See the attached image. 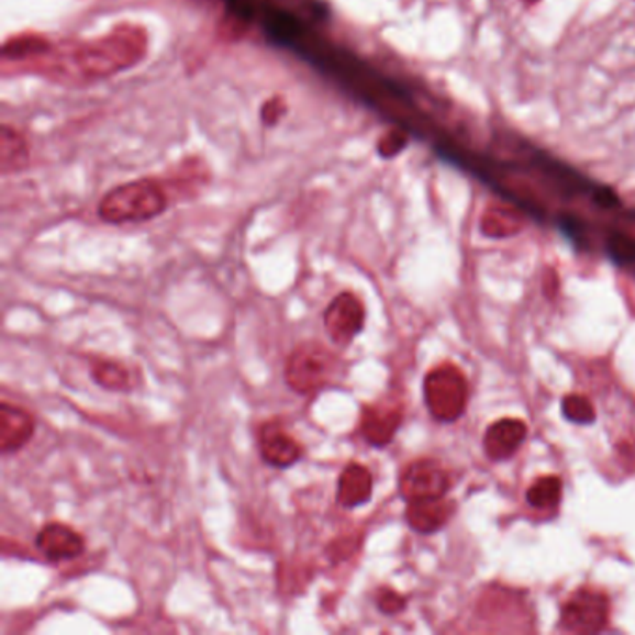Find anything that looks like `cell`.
<instances>
[{"label":"cell","mask_w":635,"mask_h":635,"mask_svg":"<svg viewBox=\"0 0 635 635\" xmlns=\"http://www.w3.org/2000/svg\"><path fill=\"white\" fill-rule=\"evenodd\" d=\"M342 360L331 348L318 342L300 343L291 350L283 367L286 385L299 396H313L336 382Z\"/></svg>","instance_id":"6da1fadb"},{"label":"cell","mask_w":635,"mask_h":635,"mask_svg":"<svg viewBox=\"0 0 635 635\" xmlns=\"http://www.w3.org/2000/svg\"><path fill=\"white\" fill-rule=\"evenodd\" d=\"M166 209V196L159 185L136 181L104 196L99 216L111 224L152 221Z\"/></svg>","instance_id":"7a4b0ae2"},{"label":"cell","mask_w":635,"mask_h":635,"mask_svg":"<svg viewBox=\"0 0 635 635\" xmlns=\"http://www.w3.org/2000/svg\"><path fill=\"white\" fill-rule=\"evenodd\" d=\"M425 403L431 414L441 422H453L463 414L466 404V380L457 367L442 366L433 369L425 379Z\"/></svg>","instance_id":"3957f363"},{"label":"cell","mask_w":635,"mask_h":635,"mask_svg":"<svg viewBox=\"0 0 635 635\" xmlns=\"http://www.w3.org/2000/svg\"><path fill=\"white\" fill-rule=\"evenodd\" d=\"M323 323L334 345L348 347L366 326V305L353 291H342L326 305Z\"/></svg>","instance_id":"277c9868"},{"label":"cell","mask_w":635,"mask_h":635,"mask_svg":"<svg viewBox=\"0 0 635 635\" xmlns=\"http://www.w3.org/2000/svg\"><path fill=\"white\" fill-rule=\"evenodd\" d=\"M257 449L263 463L276 470H288L304 457V447L280 422H265L257 428Z\"/></svg>","instance_id":"5b68a950"},{"label":"cell","mask_w":635,"mask_h":635,"mask_svg":"<svg viewBox=\"0 0 635 635\" xmlns=\"http://www.w3.org/2000/svg\"><path fill=\"white\" fill-rule=\"evenodd\" d=\"M399 490L406 501L442 498L449 490V476L438 463L422 458L404 468Z\"/></svg>","instance_id":"8992f818"},{"label":"cell","mask_w":635,"mask_h":635,"mask_svg":"<svg viewBox=\"0 0 635 635\" xmlns=\"http://www.w3.org/2000/svg\"><path fill=\"white\" fill-rule=\"evenodd\" d=\"M608 613L610 602L605 594L581 589L562 608V628L570 632H600L608 623Z\"/></svg>","instance_id":"52a82bcc"},{"label":"cell","mask_w":635,"mask_h":635,"mask_svg":"<svg viewBox=\"0 0 635 635\" xmlns=\"http://www.w3.org/2000/svg\"><path fill=\"white\" fill-rule=\"evenodd\" d=\"M36 548L49 562L71 561L85 554L86 541L71 525L49 522L37 533Z\"/></svg>","instance_id":"ba28073f"},{"label":"cell","mask_w":635,"mask_h":635,"mask_svg":"<svg viewBox=\"0 0 635 635\" xmlns=\"http://www.w3.org/2000/svg\"><path fill=\"white\" fill-rule=\"evenodd\" d=\"M401 422H403L401 406L385 403L366 404L360 415L361 438L369 446H388L401 427Z\"/></svg>","instance_id":"9c48e42d"},{"label":"cell","mask_w":635,"mask_h":635,"mask_svg":"<svg viewBox=\"0 0 635 635\" xmlns=\"http://www.w3.org/2000/svg\"><path fill=\"white\" fill-rule=\"evenodd\" d=\"M36 433V420L29 410L18 404L2 403L0 406V452L2 455L18 453L32 441Z\"/></svg>","instance_id":"30bf717a"},{"label":"cell","mask_w":635,"mask_h":635,"mask_svg":"<svg viewBox=\"0 0 635 635\" xmlns=\"http://www.w3.org/2000/svg\"><path fill=\"white\" fill-rule=\"evenodd\" d=\"M374 495V476L367 466L348 463L337 479L336 501L345 509L366 505Z\"/></svg>","instance_id":"8fae6325"},{"label":"cell","mask_w":635,"mask_h":635,"mask_svg":"<svg viewBox=\"0 0 635 635\" xmlns=\"http://www.w3.org/2000/svg\"><path fill=\"white\" fill-rule=\"evenodd\" d=\"M453 513V505L442 498L412 500L406 505V522L417 533H434L446 524Z\"/></svg>","instance_id":"7c38bea8"},{"label":"cell","mask_w":635,"mask_h":635,"mask_svg":"<svg viewBox=\"0 0 635 635\" xmlns=\"http://www.w3.org/2000/svg\"><path fill=\"white\" fill-rule=\"evenodd\" d=\"M525 436H527L525 423L508 417V420L495 422L489 428V433L484 436V449L489 453L490 458L503 460V458H509L513 453L519 452Z\"/></svg>","instance_id":"4fadbf2b"},{"label":"cell","mask_w":635,"mask_h":635,"mask_svg":"<svg viewBox=\"0 0 635 635\" xmlns=\"http://www.w3.org/2000/svg\"><path fill=\"white\" fill-rule=\"evenodd\" d=\"M90 377L99 388L107 391L125 393V391L133 390V377H131L127 366L122 361L96 358L90 364Z\"/></svg>","instance_id":"5bb4252c"},{"label":"cell","mask_w":635,"mask_h":635,"mask_svg":"<svg viewBox=\"0 0 635 635\" xmlns=\"http://www.w3.org/2000/svg\"><path fill=\"white\" fill-rule=\"evenodd\" d=\"M562 494L561 479L556 476H546L537 479L527 490V501L535 509H552L559 505Z\"/></svg>","instance_id":"9a60e30c"},{"label":"cell","mask_w":635,"mask_h":635,"mask_svg":"<svg viewBox=\"0 0 635 635\" xmlns=\"http://www.w3.org/2000/svg\"><path fill=\"white\" fill-rule=\"evenodd\" d=\"M562 412L567 415L570 422L587 425V423L594 422V406L586 396H567L562 401Z\"/></svg>","instance_id":"2e32d148"},{"label":"cell","mask_w":635,"mask_h":635,"mask_svg":"<svg viewBox=\"0 0 635 635\" xmlns=\"http://www.w3.org/2000/svg\"><path fill=\"white\" fill-rule=\"evenodd\" d=\"M375 602H377L380 613H385V615H398L406 608V599L391 587H380L375 594Z\"/></svg>","instance_id":"e0dca14e"},{"label":"cell","mask_w":635,"mask_h":635,"mask_svg":"<svg viewBox=\"0 0 635 635\" xmlns=\"http://www.w3.org/2000/svg\"><path fill=\"white\" fill-rule=\"evenodd\" d=\"M608 252L617 263L635 261V241L623 233H617L608 241Z\"/></svg>","instance_id":"ac0fdd59"},{"label":"cell","mask_w":635,"mask_h":635,"mask_svg":"<svg viewBox=\"0 0 635 635\" xmlns=\"http://www.w3.org/2000/svg\"><path fill=\"white\" fill-rule=\"evenodd\" d=\"M358 548H360V546L356 543L355 537H339L328 546V550L326 552L331 554L332 562H342L353 556Z\"/></svg>","instance_id":"d6986e66"}]
</instances>
